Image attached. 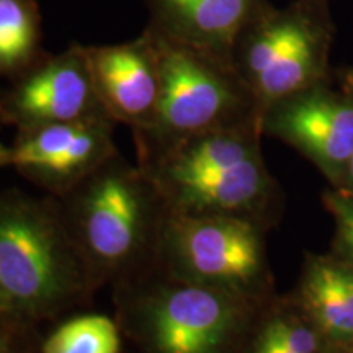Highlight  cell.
<instances>
[{
    "mask_svg": "<svg viewBox=\"0 0 353 353\" xmlns=\"http://www.w3.org/2000/svg\"><path fill=\"white\" fill-rule=\"evenodd\" d=\"M120 334L107 316L74 317L56 329L44 343V353H118Z\"/></svg>",
    "mask_w": 353,
    "mask_h": 353,
    "instance_id": "14",
    "label": "cell"
},
{
    "mask_svg": "<svg viewBox=\"0 0 353 353\" xmlns=\"http://www.w3.org/2000/svg\"><path fill=\"white\" fill-rule=\"evenodd\" d=\"M252 353H299V352L293 350V348L286 345V343L281 341V339L278 337L270 327H268V325H265L262 332H260V335L257 337V341H255Z\"/></svg>",
    "mask_w": 353,
    "mask_h": 353,
    "instance_id": "16",
    "label": "cell"
},
{
    "mask_svg": "<svg viewBox=\"0 0 353 353\" xmlns=\"http://www.w3.org/2000/svg\"><path fill=\"white\" fill-rule=\"evenodd\" d=\"M76 272L61 234L34 211L0 218V290L33 312L51 311L72 293Z\"/></svg>",
    "mask_w": 353,
    "mask_h": 353,
    "instance_id": "3",
    "label": "cell"
},
{
    "mask_svg": "<svg viewBox=\"0 0 353 353\" xmlns=\"http://www.w3.org/2000/svg\"><path fill=\"white\" fill-rule=\"evenodd\" d=\"M170 252L183 281L239 293L263 268L262 242L249 221L231 214H182L170 224Z\"/></svg>",
    "mask_w": 353,
    "mask_h": 353,
    "instance_id": "4",
    "label": "cell"
},
{
    "mask_svg": "<svg viewBox=\"0 0 353 353\" xmlns=\"http://www.w3.org/2000/svg\"><path fill=\"white\" fill-rule=\"evenodd\" d=\"M148 307L157 353H219L241 316L236 293L190 281L162 290Z\"/></svg>",
    "mask_w": 353,
    "mask_h": 353,
    "instance_id": "7",
    "label": "cell"
},
{
    "mask_svg": "<svg viewBox=\"0 0 353 353\" xmlns=\"http://www.w3.org/2000/svg\"><path fill=\"white\" fill-rule=\"evenodd\" d=\"M149 26L176 41L232 63L242 30L270 0H144Z\"/></svg>",
    "mask_w": 353,
    "mask_h": 353,
    "instance_id": "9",
    "label": "cell"
},
{
    "mask_svg": "<svg viewBox=\"0 0 353 353\" xmlns=\"http://www.w3.org/2000/svg\"><path fill=\"white\" fill-rule=\"evenodd\" d=\"M339 187H342V188L350 190V192H353V154H352L350 161H348V165H347L345 175H343L342 183L339 185Z\"/></svg>",
    "mask_w": 353,
    "mask_h": 353,
    "instance_id": "18",
    "label": "cell"
},
{
    "mask_svg": "<svg viewBox=\"0 0 353 353\" xmlns=\"http://www.w3.org/2000/svg\"><path fill=\"white\" fill-rule=\"evenodd\" d=\"M8 162H12V149L3 148V145L0 144V165L8 164Z\"/></svg>",
    "mask_w": 353,
    "mask_h": 353,
    "instance_id": "19",
    "label": "cell"
},
{
    "mask_svg": "<svg viewBox=\"0 0 353 353\" xmlns=\"http://www.w3.org/2000/svg\"><path fill=\"white\" fill-rule=\"evenodd\" d=\"M161 95L152 126L144 134L174 148L193 136L242 125L260 126L249 88L231 61L180 43L157 30Z\"/></svg>",
    "mask_w": 353,
    "mask_h": 353,
    "instance_id": "2",
    "label": "cell"
},
{
    "mask_svg": "<svg viewBox=\"0 0 353 353\" xmlns=\"http://www.w3.org/2000/svg\"><path fill=\"white\" fill-rule=\"evenodd\" d=\"M260 130L293 145L341 185L353 154V99L317 82L265 110Z\"/></svg>",
    "mask_w": 353,
    "mask_h": 353,
    "instance_id": "5",
    "label": "cell"
},
{
    "mask_svg": "<svg viewBox=\"0 0 353 353\" xmlns=\"http://www.w3.org/2000/svg\"><path fill=\"white\" fill-rule=\"evenodd\" d=\"M301 303L322 339L353 352V262L312 257L301 280Z\"/></svg>",
    "mask_w": 353,
    "mask_h": 353,
    "instance_id": "12",
    "label": "cell"
},
{
    "mask_svg": "<svg viewBox=\"0 0 353 353\" xmlns=\"http://www.w3.org/2000/svg\"><path fill=\"white\" fill-rule=\"evenodd\" d=\"M339 77H341L342 90L347 92V94L353 99V68H347V69L341 70Z\"/></svg>",
    "mask_w": 353,
    "mask_h": 353,
    "instance_id": "17",
    "label": "cell"
},
{
    "mask_svg": "<svg viewBox=\"0 0 353 353\" xmlns=\"http://www.w3.org/2000/svg\"><path fill=\"white\" fill-rule=\"evenodd\" d=\"M37 0H0V74L25 72L41 59Z\"/></svg>",
    "mask_w": 353,
    "mask_h": 353,
    "instance_id": "13",
    "label": "cell"
},
{
    "mask_svg": "<svg viewBox=\"0 0 353 353\" xmlns=\"http://www.w3.org/2000/svg\"><path fill=\"white\" fill-rule=\"evenodd\" d=\"M172 200L185 214H231L250 208L267 188L262 159L255 156L234 165L206 169L162 167Z\"/></svg>",
    "mask_w": 353,
    "mask_h": 353,
    "instance_id": "11",
    "label": "cell"
},
{
    "mask_svg": "<svg viewBox=\"0 0 353 353\" xmlns=\"http://www.w3.org/2000/svg\"><path fill=\"white\" fill-rule=\"evenodd\" d=\"M145 208L134 180L120 172L99 176L83 196L81 231L92 255L105 263H118L139 245Z\"/></svg>",
    "mask_w": 353,
    "mask_h": 353,
    "instance_id": "10",
    "label": "cell"
},
{
    "mask_svg": "<svg viewBox=\"0 0 353 353\" xmlns=\"http://www.w3.org/2000/svg\"><path fill=\"white\" fill-rule=\"evenodd\" d=\"M337 228V242L342 252L353 262V192L339 187L324 196Z\"/></svg>",
    "mask_w": 353,
    "mask_h": 353,
    "instance_id": "15",
    "label": "cell"
},
{
    "mask_svg": "<svg viewBox=\"0 0 353 353\" xmlns=\"http://www.w3.org/2000/svg\"><path fill=\"white\" fill-rule=\"evenodd\" d=\"M95 92L113 121L144 132L156 118L161 95V68L154 34L110 46H85Z\"/></svg>",
    "mask_w": 353,
    "mask_h": 353,
    "instance_id": "8",
    "label": "cell"
},
{
    "mask_svg": "<svg viewBox=\"0 0 353 353\" xmlns=\"http://www.w3.org/2000/svg\"><path fill=\"white\" fill-rule=\"evenodd\" d=\"M7 110L23 131L108 117L95 92L85 46L81 44L41 57L25 70L8 97Z\"/></svg>",
    "mask_w": 353,
    "mask_h": 353,
    "instance_id": "6",
    "label": "cell"
},
{
    "mask_svg": "<svg viewBox=\"0 0 353 353\" xmlns=\"http://www.w3.org/2000/svg\"><path fill=\"white\" fill-rule=\"evenodd\" d=\"M335 30L330 0L270 3L242 30L231 59L260 120L275 101L325 81Z\"/></svg>",
    "mask_w": 353,
    "mask_h": 353,
    "instance_id": "1",
    "label": "cell"
}]
</instances>
